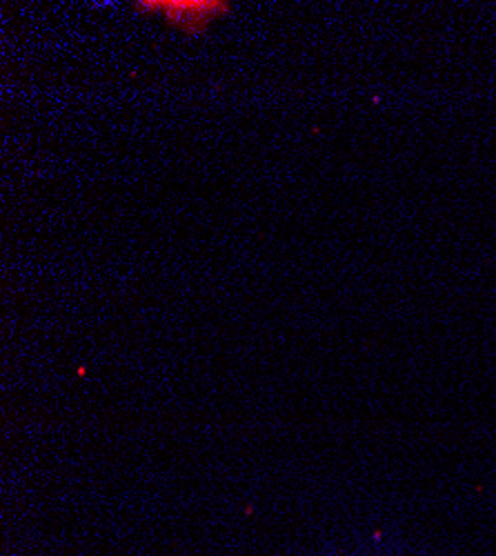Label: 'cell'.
I'll list each match as a JSON object with an SVG mask.
<instances>
[{"label":"cell","instance_id":"obj_1","mask_svg":"<svg viewBox=\"0 0 496 556\" xmlns=\"http://www.w3.org/2000/svg\"><path fill=\"white\" fill-rule=\"evenodd\" d=\"M136 14L161 18L165 27L185 36H201L218 18L232 12L225 0H141L132 5Z\"/></svg>","mask_w":496,"mask_h":556}]
</instances>
